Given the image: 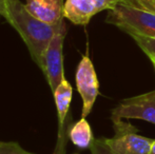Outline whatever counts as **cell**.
I'll use <instances>...</instances> for the list:
<instances>
[{
	"label": "cell",
	"mask_w": 155,
	"mask_h": 154,
	"mask_svg": "<svg viewBox=\"0 0 155 154\" xmlns=\"http://www.w3.org/2000/svg\"><path fill=\"white\" fill-rule=\"evenodd\" d=\"M5 20L16 30L25 41L32 59L42 69L43 56L54 36L65 28L64 18L57 25H49L32 16L20 0L8 4Z\"/></svg>",
	"instance_id": "cell-1"
},
{
	"label": "cell",
	"mask_w": 155,
	"mask_h": 154,
	"mask_svg": "<svg viewBox=\"0 0 155 154\" xmlns=\"http://www.w3.org/2000/svg\"><path fill=\"white\" fill-rule=\"evenodd\" d=\"M106 22L116 25L130 36L155 38V13L119 3L108 11Z\"/></svg>",
	"instance_id": "cell-2"
},
{
	"label": "cell",
	"mask_w": 155,
	"mask_h": 154,
	"mask_svg": "<svg viewBox=\"0 0 155 154\" xmlns=\"http://www.w3.org/2000/svg\"><path fill=\"white\" fill-rule=\"evenodd\" d=\"M114 136L107 138L109 147L117 154H150L154 139L137 133V129L123 119L112 120Z\"/></svg>",
	"instance_id": "cell-3"
},
{
	"label": "cell",
	"mask_w": 155,
	"mask_h": 154,
	"mask_svg": "<svg viewBox=\"0 0 155 154\" xmlns=\"http://www.w3.org/2000/svg\"><path fill=\"white\" fill-rule=\"evenodd\" d=\"M76 88L82 99L81 117L86 118L92 111L95 100L99 94V82L95 69L88 55L82 56L76 70Z\"/></svg>",
	"instance_id": "cell-4"
},
{
	"label": "cell",
	"mask_w": 155,
	"mask_h": 154,
	"mask_svg": "<svg viewBox=\"0 0 155 154\" xmlns=\"http://www.w3.org/2000/svg\"><path fill=\"white\" fill-rule=\"evenodd\" d=\"M111 118H137L155 125V90L123 99L112 110Z\"/></svg>",
	"instance_id": "cell-5"
},
{
	"label": "cell",
	"mask_w": 155,
	"mask_h": 154,
	"mask_svg": "<svg viewBox=\"0 0 155 154\" xmlns=\"http://www.w3.org/2000/svg\"><path fill=\"white\" fill-rule=\"evenodd\" d=\"M65 37V28L59 31L48 47L43 56V72L52 93L64 79L63 73V41Z\"/></svg>",
	"instance_id": "cell-6"
},
{
	"label": "cell",
	"mask_w": 155,
	"mask_h": 154,
	"mask_svg": "<svg viewBox=\"0 0 155 154\" xmlns=\"http://www.w3.org/2000/svg\"><path fill=\"white\" fill-rule=\"evenodd\" d=\"M123 0H65L63 17L74 25H86L91 18L104 10H111Z\"/></svg>",
	"instance_id": "cell-7"
},
{
	"label": "cell",
	"mask_w": 155,
	"mask_h": 154,
	"mask_svg": "<svg viewBox=\"0 0 155 154\" xmlns=\"http://www.w3.org/2000/svg\"><path fill=\"white\" fill-rule=\"evenodd\" d=\"M27 11L35 18L49 25H57L63 19V0H25Z\"/></svg>",
	"instance_id": "cell-8"
},
{
	"label": "cell",
	"mask_w": 155,
	"mask_h": 154,
	"mask_svg": "<svg viewBox=\"0 0 155 154\" xmlns=\"http://www.w3.org/2000/svg\"><path fill=\"white\" fill-rule=\"evenodd\" d=\"M54 99H55L56 109H57L58 115V125H59V132H58V145L56 154H64V144L65 139L63 136L64 131V123L67 118L69 108L71 105L72 95H73V89L70 82L67 79H63L61 84L57 87L53 93Z\"/></svg>",
	"instance_id": "cell-9"
},
{
	"label": "cell",
	"mask_w": 155,
	"mask_h": 154,
	"mask_svg": "<svg viewBox=\"0 0 155 154\" xmlns=\"http://www.w3.org/2000/svg\"><path fill=\"white\" fill-rule=\"evenodd\" d=\"M69 137L77 148H90L94 138L91 127L86 118L81 117V119L72 126L69 131Z\"/></svg>",
	"instance_id": "cell-10"
},
{
	"label": "cell",
	"mask_w": 155,
	"mask_h": 154,
	"mask_svg": "<svg viewBox=\"0 0 155 154\" xmlns=\"http://www.w3.org/2000/svg\"><path fill=\"white\" fill-rule=\"evenodd\" d=\"M135 40L139 48L145 52V54L151 59H155V38L152 37H146V36H139V35H133L131 36Z\"/></svg>",
	"instance_id": "cell-11"
},
{
	"label": "cell",
	"mask_w": 155,
	"mask_h": 154,
	"mask_svg": "<svg viewBox=\"0 0 155 154\" xmlns=\"http://www.w3.org/2000/svg\"><path fill=\"white\" fill-rule=\"evenodd\" d=\"M90 150L92 154H117L109 147L107 143V138H94L90 146Z\"/></svg>",
	"instance_id": "cell-12"
},
{
	"label": "cell",
	"mask_w": 155,
	"mask_h": 154,
	"mask_svg": "<svg viewBox=\"0 0 155 154\" xmlns=\"http://www.w3.org/2000/svg\"><path fill=\"white\" fill-rule=\"evenodd\" d=\"M0 154H34L25 150L16 142H0Z\"/></svg>",
	"instance_id": "cell-13"
},
{
	"label": "cell",
	"mask_w": 155,
	"mask_h": 154,
	"mask_svg": "<svg viewBox=\"0 0 155 154\" xmlns=\"http://www.w3.org/2000/svg\"><path fill=\"white\" fill-rule=\"evenodd\" d=\"M121 4L155 13V0H123Z\"/></svg>",
	"instance_id": "cell-14"
},
{
	"label": "cell",
	"mask_w": 155,
	"mask_h": 154,
	"mask_svg": "<svg viewBox=\"0 0 155 154\" xmlns=\"http://www.w3.org/2000/svg\"><path fill=\"white\" fill-rule=\"evenodd\" d=\"M8 14V0H0V15L4 19Z\"/></svg>",
	"instance_id": "cell-15"
},
{
	"label": "cell",
	"mask_w": 155,
	"mask_h": 154,
	"mask_svg": "<svg viewBox=\"0 0 155 154\" xmlns=\"http://www.w3.org/2000/svg\"><path fill=\"white\" fill-rule=\"evenodd\" d=\"M150 154H155V140L152 143L151 149H150Z\"/></svg>",
	"instance_id": "cell-16"
},
{
	"label": "cell",
	"mask_w": 155,
	"mask_h": 154,
	"mask_svg": "<svg viewBox=\"0 0 155 154\" xmlns=\"http://www.w3.org/2000/svg\"><path fill=\"white\" fill-rule=\"evenodd\" d=\"M150 60H151L152 64H153V68H154V70H155V59H154V58H151Z\"/></svg>",
	"instance_id": "cell-17"
},
{
	"label": "cell",
	"mask_w": 155,
	"mask_h": 154,
	"mask_svg": "<svg viewBox=\"0 0 155 154\" xmlns=\"http://www.w3.org/2000/svg\"><path fill=\"white\" fill-rule=\"evenodd\" d=\"M8 4H10V3H14V2L19 1V0H8Z\"/></svg>",
	"instance_id": "cell-18"
}]
</instances>
